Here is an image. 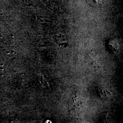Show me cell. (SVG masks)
<instances>
[{"instance_id":"3957f363","label":"cell","mask_w":123,"mask_h":123,"mask_svg":"<svg viewBox=\"0 0 123 123\" xmlns=\"http://www.w3.org/2000/svg\"><path fill=\"white\" fill-rule=\"evenodd\" d=\"M12 53H14V51H12Z\"/></svg>"},{"instance_id":"7a4b0ae2","label":"cell","mask_w":123,"mask_h":123,"mask_svg":"<svg viewBox=\"0 0 123 123\" xmlns=\"http://www.w3.org/2000/svg\"><path fill=\"white\" fill-rule=\"evenodd\" d=\"M0 69H1V70H3V68H0Z\"/></svg>"},{"instance_id":"6da1fadb","label":"cell","mask_w":123,"mask_h":123,"mask_svg":"<svg viewBox=\"0 0 123 123\" xmlns=\"http://www.w3.org/2000/svg\"><path fill=\"white\" fill-rule=\"evenodd\" d=\"M6 53L9 54V53H10V52H9V51H7V52H6Z\"/></svg>"}]
</instances>
